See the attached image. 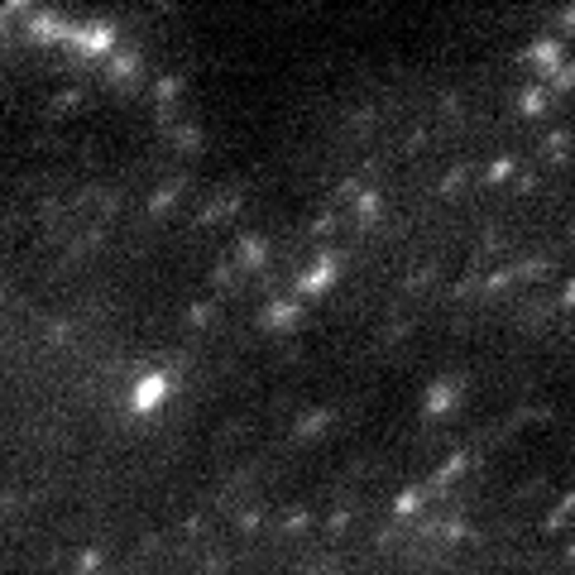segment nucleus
Here are the masks:
<instances>
[{
	"mask_svg": "<svg viewBox=\"0 0 575 575\" xmlns=\"http://www.w3.org/2000/svg\"><path fill=\"white\" fill-rule=\"evenodd\" d=\"M537 62H561V48H551V44H542V48H537Z\"/></svg>",
	"mask_w": 575,
	"mask_h": 575,
	"instance_id": "nucleus-1",
	"label": "nucleus"
},
{
	"mask_svg": "<svg viewBox=\"0 0 575 575\" xmlns=\"http://www.w3.org/2000/svg\"><path fill=\"white\" fill-rule=\"evenodd\" d=\"M566 144H571V139H566V135H561V130H556V135H551V144H547V149H551V154H566Z\"/></svg>",
	"mask_w": 575,
	"mask_h": 575,
	"instance_id": "nucleus-2",
	"label": "nucleus"
}]
</instances>
